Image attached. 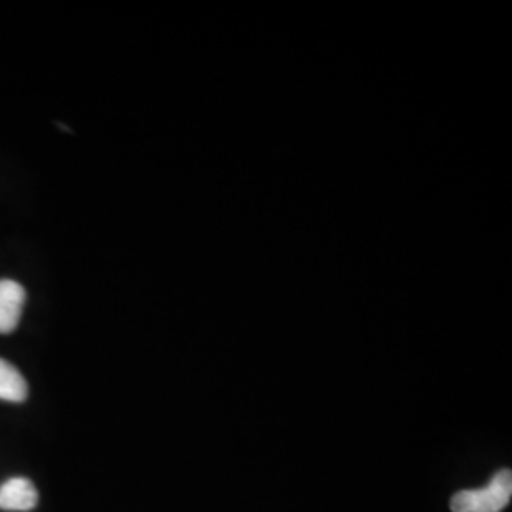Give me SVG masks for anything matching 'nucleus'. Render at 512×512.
<instances>
[{
	"instance_id": "1",
	"label": "nucleus",
	"mask_w": 512,
	"mask_h": 512,
	"mask_svg": "<svg viewBox=\"0 0 512 512\" xmlns=\"http://www.w3.org/2000/svg\"><path fill=\"white\" fill-rule=\"evenodd\" d=\"M512 497L511 469L495 473L488 486L478 490H461L452 497V512H501Z\"/></svg>"
},
{
	"instance_id": "2",
	"label": "nucleus",
	"mask_w": 512,
	"mask_h": 512,
	"mask_svg": "<svg viewBox=\"0 0 512 512\" xmlns=\"http://www.w3.org/2000/svg\"><path fill=\"white\" fill-rule=\"evenodd\" d=\"M38 505L35 484L27 478H10L0 486V509L8 512L33 511Z\"/></svg>"
},
{
	"instance_id": "3",
	"label": "nucleus",
	"mask_w": 512,
	"mask_h": 512,
	"mask_svg": "<svg viewBox=\"0 0 512 512\" xmlns=\"http://www.w3.org/2000/svg\"><path fill=\"white\" fill-rule=\"evenodd\" d=\"M25 306V289L18 281L0 279V334L18 329Z\"/></svg>"
},
{
	"instance_id": "4",
	"label": "nucleus",
	"mask_w": 512,
	"mask_h": 512,
	"mask_svg": "<svg viewBox=\"0 0 512 512\" xmlns=\"http://www.w3.org/2000/svg\"><path fill=\"white\" fill-rule=\"evenodd\" d=\"M29 395V385L18 368L0 359V401L23 403Z\"/></svg>"
}]
</instances>
